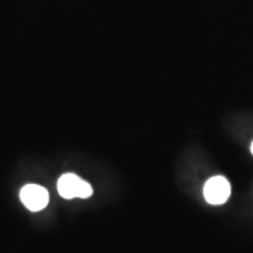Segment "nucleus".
<instances>
[{
    "mask_svg": "<svg viewBox=\"0 0 253 253\" xmlns=\"http://www.w3.org/2000/svg\"><path fill=\"white\" fill-rule=\"evenodd\" d=\"M58 193L66 200L89 199L93 194L91 186L75 173H65L58 180Z\"/></svg>",
    "mask_w": 253,
    "mask_h": 253,
    "instance_id": "nucleus-1",
    "label": "nucleus"
},
{
    "mask_svg": "<svg viewBox=\"0 0 253 253\" xmlns=\"http://www.w3.org/2000/svg\"><path fill=\"white\" fill-rule=\"evenodd\" d=\"M231 196V184L224 176H214L208 179L204 186V199L208 204L221 206Z\"/></svg>",
    "mask_w": 253,
    "mask_h": 253,
    "instance_id": "nucleus-2",
    "label": "nucleus"
},
{
    "mask_svg": "<svg viewBox=\"0 0 253 253\" xmlns=\"http://www.w3.org/2000/svg\"><path fill=\"white\" fill-rule=\"evenodd\" d=\"M20 200L21 203L30 210V211H41L48 206L49 194L48 190L38 184H26L20 191Z\"/></svg>",
    "mask_w": 253,
    "mask_h": 253,
    "instance_id": "nucleus-3",
    "label": "nucleus"
},
{
    "mask_svg": "<svg viewBox=\"0 0 253 253\" xmlns=\"http://www.w3.org/2000/svg\"><path fill=\"white\" fill-rule=\"evenodd\" d=\"M251 151H252V155H253V142H252V146H251Z\"/></svg>",
    "mask_w": 253,
    "mask_h": 253,
    "instance_id": "nucleus-4",
    "label": "nucleus"
}]
</instances>
